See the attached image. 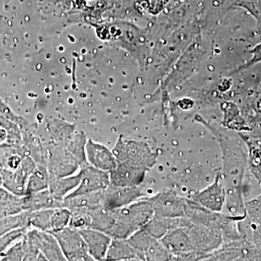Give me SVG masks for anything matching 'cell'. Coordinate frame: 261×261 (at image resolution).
I'll list each match as a JSON object with an SVG mask.
<instances>
[{"instance_id": "11", "label": "cell", "mask_w": 261, "mask_h": 261, "mask_svg": "<svg viewBox=\"0 0 261 261\" xmlns=\"http://www.w3.org/2000/svg\"><path fill=\"white\" fill-rule=\"evenodd\" d=\"M144 197L138 187H115L110 185L104 191L103 206L110 210L129 205Z\"/></svg>"}, {"instance_id": "18", "label": "cell", "mask_w": 261, "mask_h": 261, "mask_svg": "<svg viewBox=\"0 0 261 261\" xmlns=\"http://www.w3.org/2000/svg\"><path fill=\"white\" fill-rule=\"evenodd\" d=\"M25 195H15L5 187L0 188V219L25 211Z\"/></svg>"}, {"instance_id": "19", "label": "cell", "mask_w": 261, "mask_h": 261, "mask_svg": "<svg viewBox=\"0 0 261 261\" xmlns=\"http://www.w3.org/2000/svg\"><path fill=\"white\" fill-rule=\"evenodd\" d=\"M25 211L63 207V201L56 200L48 189L37 193L25 195Z\"/></svg>"}, {"instance_id": "15", "label": "cell", "mask_w": 261, "mask_h": 261, "mask_svg": "<svg viewBox=\"0 0 261 261\" xmlns=\"http://www.w3.org/2000/svg\"><path fill=\"white\" fill-rule=\"evenodd\" d=\"M79 166H80L77 160L73 157L66 147L57 148L51 154L49 160L48 172L58 176H66L74 174Z\"/></svg>"}, {"instance_id": "1", "label": "cell", "mask_w": 261, "mask_h": 261, "mask_svg": "<svg viewBox=\"0 0 261 261\" xmlns=\"http://www.w3.org/2000/svg\"><path fill=\"white\" fill-rule=\"evenodd\" d=\"M114 222L108 235L112 238L128 239L143 228L153 216L148 197H142L129 205L113 209Z\"/></svg>"}, {"instance_id": "9", "label": "cell", "mask_w": 261, "mask_h": 261, "mask_svg": "<svg viewBox=\"0 0 261 261\" xmlns=\"http://www.w3.org/2000/svg\"><path fill=\"white\" fill-rule=\"evenodd\" d=\"M25 237L37 247L47 260H66L59 243L53 233L30 228L25 233Z\"/></svg>"}, {"instance_id": "27", "label": "cell", "mask_w": 261, "mask_h": 261, "mask_svg": "<svg viewBox=\"0 0 261 261\" xmlns=\"http://www.w3.org/2000/svg\"><path fill=\"white\" fill-rule=\"evenodd\" d=\"M8 138V133L4 128L0 127V144L3 143Z\"/></svg>"}, {"instance_id": "7", "label": "cell", "mask_w": 261, "mask_h": 261, "mask_svg": "<svg viewBox=\"0 0 261 261\" xmlns=\"http://www.w3.org/2000/svg\"><path fill=\"white\" fill-rule=\"evenodd\" d=\"M37 168V164L34 160L30 155H25L20 167L15 171L1 170L3 187L15 195H25L29 176Z\"/></svg>"}, {"instance_id": "20", "label": "cell", "mask_w": 261, "mask_h": 261, "mask_svg": "<svg viewBox=\"0 0 261 261\" xmlns=\"http://www.w3.org/2000/svg\"><path fill=\"white\" fill-rule=\"evenodd\" d=\"M104 191L84 194L71 197H65L63 201V207L73 208H91L96 206L103 205Z\"/></svg>"}, {"instance_id": "26", "label": "cell", "mask_w": 261, "mask_h": 261, "mask_svg": "<svg viewBox=\"0 0 261 261\" xmlns=\"http://www.w3.org/2000/svg\"><path fill=\"white\" fill-rule=\"evenodd\" d=\"M70 216H71V213L68 207H60L55 208L51 216V231L49 232H56L68 227L70 223Z\"/></svg>"}, {"instance_id": "5", "label": "cell", "mask_w": 261, "mask_h": 261, "mask_svg": "<svg viewBox=\"0 0 261 261\" xmlns=\"http://www.w3.org/2000/svg\"><path fill=\"white\" fill-rule=\"evenodd\" d=\"M188 230L192 250L205 255V259L224 245L222 233L219 230L195 224L190 225Z\"/></svg>"}, {"instance_id": "21", "label": "cell", "mask_w": 261, "mask_h": 261, "mask_svg": "<svg viewBox=\"0 0 261 261\" xmlns=\"http://www.w3.org/2000/svg\"><path fill=\"white\" fill-rule=\"evenodd\" d=\"M19 228H30L29 211L12 215L0 219V236Z\"/></svg>"}, {"instance_id": "25", "label": "cell", "mask_w": 261, "mask_h": 261, "mask_svg": "<svg viewBox=\"0 0 261 261\" xmlns=\"http://www.w3.org/2000/svg\"><path fill=\"white\" fill-rule=\"evenodd\" d=\"M27 243L25 234L21 238L15 241L4 252L0 255L2 261H20L23 260L27 252Z\"/></svg>"}, {"instance_id": "8", "label": "cell", "mask_w": 261, "mask_h": 261, "mask_svg": "<svg viewBox=\"0 0 261 261\" xmlns=\"http://www.w3.org/2000/svg\"><path fill=\"white\" fill-rule=\"evenodd\" d=\"M81 181L78 187L66 197L106 190L110 186V173L97 169L89 163L80 168Z\"/></svg>"}, {"instance_id": "17", "label": "cell", "mask_w": 261, "mask_h": 261, "mask_svg": "<svg viewBox=\"0 0 261 261\" xmlns=\"http://www.w3.org/2000/svg\"><path fill=\"white\" fill-rule=\"evenodd\" d=\"M106 260H145V257L127 239L112 238Z\"/></svg>"}, {"instance_id": "16", "label": "cell", "mask_w": 261, "mask_h": 261, "mask_svg": "<svg viewBox=\"0 0 261 261\" xmlns=\"http://www.w3.org/2000/svg\"><path fill=\"white\" fill-rule=\"evenodd\" d=\"M81 181V173L66 176H58L49 173L48 190L56 200L63 201L78 187Z\"/></svg>"}, {"instance_id": "13", "label": "cell", "mask_w": 261, "mask_h": 261, "mask_svg": "<svg viewBox=\"0 0 261 261\" xmlns=\"http://www.w3.org/2000/svg\"><path fill=\"white\" fill-rule=\"evenodd\" d=\"M220 178V174H218L212 185L192 196V200L209 210L221 212L226 201V191Z\"/></svg>"}, {"instance_id": "3", "label": "cell", "mask_w": 261, "mask_h": 261, "mask_svg": "<svg viewBox=\"0 0 261 261\" xmlns=\"http://www.w3.org/2000/svg\"><path fill=\"white\" fill-rule=\"evenodd\" d=\"M185 216L195 224L219 230L223 234L224 242L233 238L232 218L206 208L192 199H187Z\"/></svg>"}, {"instance_id": "22", "label": "cell", "mask_w": 261, "mask_h": 261, "mask_svg": "<svg viewBox=\"0 0 261 261\" xmlns=\"http://www.w3.org/2000/svg\"><path fill=\"white\" fill-rule=\"evenodd\" d=\"M49 172L42 165H37V168L29 176L27 185L25 195L37 193L48 189Z\"/></svg>"}, {"instance_id": "12", "label": "cell", "mask_w": 261, "mask_h": 261, "mask_svg": "<svg viewBox=\"0 0 261 261\" xmlns=\"http://www.w3.org/2000/svg\"><path fill=\"white\" fill-rule=\"evenodd\" d=\"M85 152L87 162L97 169L110 172L116 166L117 161L112 150L91 139L86 144Z\"/></svg>"}, {"instance_id": "24", "label": "cell", "mask_w": 261, "mask_h": 261, "mask_svg": "<svg viewBox=\"0 0 261 261\" xmlns=\"http://www.w3.org/2000/svg\"><path fill=\"white\" fill-rule=\"evenodd\" d=\"M55 208L29 211L30 228H37L42 231H51V219Z\"/></svg>"}, {"instance_id": "10", "label": "cell", "mask_w": 261, "mask_h": 261, "mask_svg": "<svg viewBox=\"0 0 261 261\" xmlns=\"http://www.w3.org/2000/svg\"><path fill=\"white\" fill-rule=\"evenodd\" d=\"M147 168L126 162H118L110 171V185L115 187H138L145 180Z\"/></svg>"}, {"instance_id": "2", "label": "cell", "mask_w": 261, "mask_h": 261, "mask_svg": "<svg viewBox=\"0 0 261 261\" xmlns=\"http://www.w3.org/2000/svg\"><path fill=\"white\" fill-rule=\"evenodd\" d=\"M112 152L118 162H126L148 170L157 163L158 154L143 141L125 140L120 137Z\"/></svg>"}, {"instance_id": "6", "label": "cell", "mask_w": 261, "mask_h": 261, "mask_svg": "<svg viewBox=\"0 0 261 261\" xmlns=\"http://www.w3.org/2000/svg\"><path fill=\"white\" fill-rule=\"evenodd\" d=\"M153 209V216L161 218H178L185 216L187 199L172 190L160 192L148 197Z\"/></svg>"}, {"instance_id": "4", "label": "cell", "mask_w": 261, "mask_h": 261, "mask_svg": "<svg viewBox=\"0 0 261 261\" xmlns=\"http://www.w3.org/2000/svg\"><path fill=\"white\" fill-rule=\"evenodd\" d=\"M56 237L66 260L94 261L89 255L87 245L80 230L71 227L51 232Z\"/></svg>"}, {"instance_id": "23", "label": "cell", "mask_w": 261, "mask_h": 261, "mask_svg": "<svg viewBox=\"0 0 261 261\" xmlns=\"http://www.w3.org/2000/svg\"><path fill=\"white\" fill-rule=\"evenodd\" d=\"M128 243L132 247L140 252L145 257L146 252L148 251L149 249L157 241L158 239L153 238L144 228H140L138 231L134 233L132 236L127 239Z\"/></svg>"}, {"instance_id": "14", "label": "cell", "mask_w": 261, "mask_h": 261, "mask_svg": "<svg viewBox=\"0 0 261 261\" xmlns=\"http://www.w3.org/2000/svg\"><path fill=\"white\" fill-rule=\"evenodd\" d=\"M83 237L89 255L94 261L106 260L112 238L107 233L93 228L80 230Z\"/></svg>"}, {"instance_id": "28", "label": "cell", "mask_w": 261, "mask_h": 261, "mask_svg": "<svg viewBox=\"0 0 261 261\" xmlns=\"http://www.w3.org/2000/svg\"><path fill=\"white\" fill-rule=\"evenodd\" d=\"M173 1H174V2H179L180 0H173Z\"/></svg>"}]
</instances>
